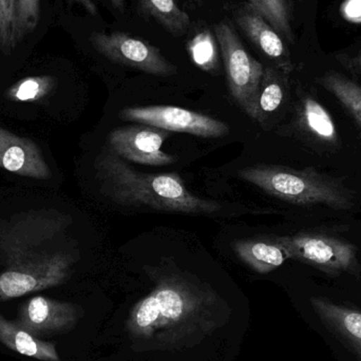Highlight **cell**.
<instances>
[{
	"instance_id": "obj_1",
	"label": "cell",
	"mask_w": 361,
	"mask_h": 361,
	"mask_svg": "<svg viewBox=\"0 0 361 361\" xmlns=\"http://www.w3.org/2000/svg\"><path fill=\"white\" fill-rule=\"evenodd\" d=\"M154 288L135 303L126 331L140 351L182 350L201 343L231 317L218 293L179 269L154 271Z\"/></svg>"
},
{
	"instance_id": "obj_2",
	"label": "cell",
	"mask_w": 361,
	"mask_h": 361,
	"mask_svg": "<svg viewBox=\"0 0 361 361\" xmlns=\"http://www.w3.org/2000/svg\"><path fill=\"white\" fill-rule=\"evenodd\" d=\"M68 216L37 210L0 223V302L61 286L75 263L59 247Z\"/></svg>"
},
{
	"instance_id": "obj_3",
	"label": "cell",
	"mask_w": 361,
	"mask_h": 361,
	"mask_svg": "<svg viewBox=\"0 0 361 361\" xmlns=\"http://www.w3.org/2000/svg\"><path fill=\"white\" fill-rule=\"evenodd\" d=\"M95 167L104 192L122 205L197 214H214L221 208L216 201L192 195L178 173L135 171L110 147L99 154Z\"/></svg>"
},
{
	"instance_id": "obj_4",
	"label": "cell",
	"mask_w": 361,
	"mask_h": 361,
	"mask_svg": "<svg viewBox=\"0 0 361 361\" xmlns=\"http://www.w3.org/2000/svg\"><path fill=\"white\" fill-rule=\"evenodd\" d=\"M239 177L271 197L294 205H320L341 212L357 206V195L345 180L313 167L294 169L280 165H255L241 169Z\"/></svg>"
},
{
	"instance_id": "obj_5",
	"label": "cell",
	"mask_w": 361,
	"mask_h": 361,
	"mask_svg": "<svg viewBox=\"0 0 361 361\" xmlns=\"http://www.w3.org/2000/svg\"><path fill=\"white\" fill-rule=\"evenodd\" d=\"M288 252L290 259L315 267L332 277L347 274L360 278L358 250L353 243L322 233H298L274 238Z\"/></svg>"
},
{
	"instance_id": "obj_6",
	"label": "cell",
	"mask_w": 361,
	"mask_h": 361,
	"mask_svg": "<svg viewBox=\"0 0 361 361\" xmlns=\"http://www.w3.org/2000/svg\"><path fill=\"white\" fill-rule=\"evenodd\" d=\"M214 35L222 53L231 97L246 114L256 120L257 101L264 68L247 52L228 23H218Z\"/></svg>"
},
{
	"instance_id": "obj_7",
	"label": "cell",
	"mask_w": 361,
	"mask_h": 361,
	"mask_svg": "<svg viewBox=\"0 0 361 361\" xmlns=\"http://www.w3.org/2000/svg\"><path fill=\"white\" fill-rule=\"evenodd\" d=\"M93 48L114 63L158 76L177 73V67L163 56L161 51L146 40L124 32L93 33L90 36Z\"/></svg>"
},
{
	"instance_id": "obj_8",
	"label": "cell",
	"mask_w": 361,
	"mask_h": 361,
	"mask_svg": "<svg viewBox=\"0 0 361 361\" xmlns=\"http://www.w3.org/2000/svg\"><path fill=\"white\" fill-rule=\"evenodd\" d=\"M121 118L129 122L202 137H224L229 133L228 126L221 121L173 106L126 108L121 111Z\"/></svg>"
},
{
	"instance_id": "obj_9",
	"label": "cell",
	"mask_w": 361,
	"mask_h": 361,
	"mask_svg": "<svg viewBox=\"0 0 361 361\" xmlns=\"http://www.w3.org/2000/svg\"><path fill=\"white\" fill-rule=\"evenodd\" d=\"M82 315V310L74 303L35 296L23 302L14 322L44 341L73 330Z\"/></svg>"
},
{
	"instance_id": "obj_10",
	"label": "cell",
	"mask_w": 361,
	"mask_h": 361,
	"mask_svg": "<svg viewBox=\"0 0 361 361\" xmlns=\"http://www.w3.org/2000/svg\"><path fill=\"white\" fill-rule=\"evenodd\" d=\"M169 131L152 126H127L114 129L109 135V147L121 158L150 166H166L176 162L162 152Z\"/></svg>"
},
{
	"instance_id": "obj_11",
	"label": "cell",
	"mask_w": 361,
	"mask_h": 361,
	"mask_svg": "<svg viewBox=\"0 0 361 361\" xmlns=\"http://www.w3.org/2000/svg\"><path fill=\"white\" fill-rule=\"evenodd\" d=\"M294 126L297 135L318 154H332L341 150L338 128L330 111L313 95L305 94L299 99Z\"/></svg>"
},
{
	"instance_id": "obj_12",
	"label": "cell",
	"mask_w": 361,
	"mask_h": 361,
	"mask_svg": "<svg viewBox=\"0 0 361 361\" xmlns=\"http://www.w3.org/2000/svg\"><path fill=\"white\" fill-rule=\"evenodd\" d=\"M322 326L357 361H361V310L322 296L310 299Z\"/></svg>"
},
{
	"instance_id": "obj_13",
	"label": "cell",
	"mask_w": 361,
	"mask_h": 361,
	"mask_svg": "<svg viewBox=\"0 0 361 361\" xmlns=\"http://www.w3.org/2000/svg\"><path fill=\"white\" fill-rule=\"evenodd\" d=\"M0 167L32 179L48 180L51 171L37 144L0 127Z\"/></svg>"
},
{
	"instance_id": "obj_14",
	"label": "cell",
	"mask_w": 361,
	"mask_h": 361,
	"mask_svg": "<svg viewBox=\"0 0 361 361\" xmlns=\"http://www.w3.org/2000/svg\"><path fill=\"white\" fill-rule=\"evenodd\" d=\"M235 21L245 35L269 59L275 61L277 69L286 74L292 72L294 67L283 38L256 8L250 4L240 6L235 12Z\"/></svg>"
},
{
	"instance_id": "obj_15",
	"label": "cell",
	"mask_w": 361,
	"mask_h": 361,
	"mask_svg": "<svg viewBox=\"0 0 361 361\" xmlns=\"http://www.w3.org/2000/svg\"><path fill=\"white\" fill-rule=\"evenodd\" d=\"M0 343L27 357L42 361H61L54 343L42 341L0 315Z\"/></svg>"
},
{
	"instance_id": "obj_16",
	"label": "cell",
	"mask_w": 361,
	"mask_h": 361,
	"mask_svg": "<svg viewBox=\"0 0 361 361\" xmlns=\"http://www.w3.org/2000/svg\"><path fill=\"white\" fill-rule=\"evenodd\" d=\"M233 250L245 264L262 275L275 271L290 259L286 248L275 239L238 241L233 245Z\"/></svg>"
},
{
	"instance_id": "obj_17",
	"label": "cell",
	"mask_w": 361,
	"mask_h": 361,
	"mask_svg": "<svg viewBox=\"0 0 361 361\" xmlns=\"http://www.w3.org/2000/svg\"><path fill=\"white\" fill-rule=\"evenodd\" d=\"M318 84L330 92L361 131V86L338 72H326Z\"/></svg>"
},
{
	"instance_id": "obj_18",
	"label": "cell",
	"mask_w": 361,
	"mask_h": 361,
	"mask_svg": "<svg viewBox=\"0 0 361 361\" xmlns=\"http://www.w3.org/2000/svg\"><path fill=\"white\" fill-rule=\"evenodd\" d=\"M277 68L269 67L264 69L258 101H257V122H267V118L278 111L283 105L286 97V78Z\"/></svg>"
},
{
	"instance_id": "obj_19",
	"label": "cell",
	"mask_w": 361,
	"mask_h": 361,
	"mask_svg": "<svg viewBox=\"0 0 361 361\" xmlns=\"http://www.w3.org/2000/svg\"><path fill=\"white\" fill-rule=\"evenodd\" d=\"M140 10L156 19L173 35H183L190 25V18L176 0H140Z\"/></svg>"
},
{
	"instance_id": "obj_20",
	"label": "cell",
	"mask_w": 361,
	"mask_h": 361,
	"mask_svg": "<svg viewBox=\"0 0 361 361\" xmlns=\"http://www.w3.org/2000/svg\"><path fill=\"white\" fill-rule=\"evenodd\" d=\"M286 42H294L292 0H248Z\"/></svg>"
},
{
	"instance_id": "obj_21",
	"label": "cell",
	"mask_w": 361,
	"mask_h": 361,
	"mask_svg": "<svg viewBox=\"0 0 361 361\" xmlns=\"http://www.w3.org/2000/svg\"><path fill=\"white\" fill-rule=\"evenodd\" d=\"M218 47L216 35L209 30H202L189 40L187 52L197 68L205 72H214L219 66Z\"/></svg>"
},
{
	"instance_id": "obj_22",
	"label": "cell",
	"mask_w": 361,
	"mask_h": 361,
	"mask_svg": "<svg viewBox=\"0 0 361 361\" xmlns=\"http://www.w3.org/2000/svg\"><path fill=\"white\" fill-rule=\"evenodd\" d=\"M55 86L52 76H29L13 85L6 97L14 102H35L47 97Z\"/></svg>"
},
{
	"instance_id": "obj_23",
	"label": "cell",
	"mask_w": 361,
	"mask_h": 361,
	"mask_svg": "<svg viewBox=\"0 0 361 361\" xmlns=\"http://www.w3.org/2000/svg\"><path fill=\"white\" fill-rule=\"evenodd\" d=\"M18 44L14 0H0V51L10 55Z\"/></svg>"
},
{
	"instance_id": "obj_24",
	"label": "cell",
	"mask_w": 361,
	"mask_h": 361,
	"mask_svg": "<svg viewBox=\"0 0 361 361\" xmlns=\"http://www.w3.org/2000/svg\"><path fill=\"white\" fill-rule=\"evenodd\" d=\"M17 36L20 44L23 38L33 33L40 20V0H14Z\"/></svg>"
},
{
	"instance_id": "obj_25",
	"label": "cell",
	"mask_w": 361,
	"mask_h": 361,
	"mask_svg": "<svg viewBox=\"0 0 361 361\" xmlns=\"http://www.w3.org/2000/svg\"><path fill=\"white\" fill-rule=\"evenodd\" d=\"M341 12L343 18L350 23H361V0H345L341 4Z\"/></svg>"
},
{
	"instance_id": "obj_26",
	"label": "cell",
	"mask_w": 361,
	"mask_h": 361,
	"mask_svg": "<svg viewBox=\"0 0 361 361\" xmlns=\"http://www.w3.org/2000/svg\"><path fill=\"white\" fill-rule=\"evenodd\" d=\"M72 2H76V4H80L89 14L97 15V6L93 0H70Z\"/></svg>"
},
{
	"instance_id": "obj_27",
	"label": "cell",
	"mask_w": 361,
	"mask_h": 361,
	"mask_svg": "<svg viewBox=\"0 0 361 361\" xmlns=\"http://www.w3.org/2000/svg\"><path fill=\"white\" fill-rule=\"evenodd\" d=\"M111 4L116 10L123 11V8H124L125 0H111Z\"/></svg>"
},
{
	"instance_id": "obj_28",
	"label": "cell",
	"mask_w": 361,
	"mask_h": 361,
	"mask_svg": "<svg viewBox=\"0 0 361 361\" xmlns=\"http://www.w3.org/2000/svg\"><path fill=\"white\" fill-rule=\"evenodd\" d=\"M355 68H356V70H357V71L360 72V73H361V53L360 55H358L357 57H356Z\"/></svg>"
}]
</instances>
